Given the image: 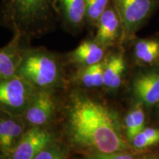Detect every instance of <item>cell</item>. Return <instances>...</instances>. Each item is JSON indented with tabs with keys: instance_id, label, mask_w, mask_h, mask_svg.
<instances>
[{
	"instance_id": "1",
	"label": "cell",
	"mask_w": 159,
	"mask_h": 159,
	"mask_svg": "<svg viewBox=\"0 0 159 159\" xmlns=\"http://www.w3.org/2000/svg\"><path fill=\"white\" fill-rule=\"evenodd\" d=\"M52 129L71 153L86 158L94 159L99 154L136 150L125 136L118 111L89 91L72 85L61 91Z\"/></svg>"
},
{
	"instance_id": "2",
	"label": "cell",
	"mask_w": 159,
	"mask_h": 159,
	"mask_svg": "<svg viewBox=\"0 0 159 159\" xmlns=\"http://www.w3.org/2000/svg\"><path fill=\"white\" fill-rule=\"evenodd\" d=\"M59 22L55 0H2L0 25L20 35L24 43L53 31Z\"/></svg>"
},
{
	"instance_id": "3",
	"label": "cell",
	"mask_w": 159,
	"mask_h": 159,
	"mask_svg": "<svg viewBox=\"0 0 159 159\" xmlns=\"http://www.w3.org/2000/svg\"><path fill=\"white\" fill-rule=\"evenodd\" d=\"M65 66L62 57L43 47L23 48L16 75L35 89H66Z\"/></svg>"
},
{
	"instance_id": "4",
	"label": "cell",
	"mask_w": 159,
	"mask_h": 159,
	"mask_svg": "<svg viewBox=\"0 0 159 159\" xmlns=\"http://www.w3.org/2000/svg\"><path fill=\"white\" fill-rule=\"evenodd\" d=\"M63 89H35L23 114L28 127L52 128L58 111Z\"/></svg>"
},
{
	"instance_id": "5",
	"label": "cell",
	"mask_w": 159,
	"mask_h": 159,
	"mask_svg": "<svg viewBox=\"0 0 159 159\" xmlns=\"http://www.w3.org/2000/svg\"><path fill=\"white\" fill-rule=\"evenodd\" d=\"M122 19L124 43H129L159 9V0H112Z\"/></svg>"
},
{
	"instance_id": "6",
	"label": "cell",
	"mask_w": 159,
	"mask_h": 159,
	"mask_svg": "<svg viewBox=\"0 0 159 159\" xmlns=\"http://www.w3.org/2000/svg\"><path fill=\"white\" fill-rule=\"evenodd\" d=\"M35 88L17 75L0 79V108L23 116Z\"/></svg>"
},
{
	"instance_id": "7",
	"label": "cell",
	"mask_w": 159,
	"mask_h": 159,
	"mask_svg": "<svg viewBox=\"0 0 159 159\" xmlns=\"http://www.w3.org/2000/svg\"><path fill=\"white\" fill-rule=\"evenodd\" d=\"M130 91L134 102L146 108L159 102V66L141 67L133 77Z\"/></svg>"
},
{
	"instance_id": "8",
	"label": "cell",
	"mask_w": 159,
	"mask_h": 159,
	"mask_svg": "<svg viewBox=\"0 0 159 159\" xmlns=\"http://www.w3.org/2000/svg\"><path fill=\"white\" fill-rule=\"evenodd\" d=\"M52 128L28 127L7 159H35V156L51 142L57 139Z\"/></svg>"
},
{
	"instance_id": "9",
	"label": "cell",
	"mask_w": 159,
	"mask_h": 159,
	"mask_svg": "<svg viewBox=\"0 0 159 159\" xmlns=\"http://www.w3.org/2000/svg\"><path fill=\"white\" fill-rule=\"evenodd\" d=\"M95 30L94 39L106 48H114L124 43V26L113 1L100 17Z\"/></svg>"
},
{
	"instance_id": "10",
	"label": "cell",
	"mask_w": 159,
	"mask_h": 159,
	"mask_svg": "<svg viewBox=\"0 0 159 159\" xmlns=\"http://www.w3.org/2000/svg\"><path fill=\"white\" fill-rule=\"evenodd\" d=\"M28 128L22 116L0 108V158H6Z\"/></svg>"
},
{
	"instance_id": "11",
	"label": "cell",
	"mask_w": 159,
	"mask_h": 159,
	"mask_svg": "<svg viewBox=\"0 0 159 159\" xmlns=\"http://www.w3.org/2000/svg\"><path fill=\"white\" fill-rule=\"evenodd\" d=\"M60 24L72 35L82 33L85 27V0H55Z\"/></svg>"
},
{
	"instance_id": "12",
	"label": "cell",
	"mask_w": 159,
	"mask_h": 159,
	"mask_svg": "<svg viewBox=\"0 0 159 159\" xmlns=\"http://www.w3.org/2000/svg\"><path fill=\"white\" fill-rule=\"evenodd\" d=\"M108 49L97 42L94 38L83 40L77 48L63 57L66 66L77 69L96 64L105 58Z\"/></svg>"
},
{
	"instance_id": "13",
	"label": "cell",
	"mask_w": 159,
	"mask_h": 159,
	"mask_svg": "<svg viewBox=\"0 0 159 159\" xmlns=\"http://www.w3.org/2000/svg\"><path fill=\"white\" fill-rule=\"evenodd\" d=\"M126 70L127 62L123 49L108 52L105 58L103 88L110 93H116L122 86Z\"/></svg>"
},
{
	"instance_id": "14",
	"label": "cell",
	"mask_w": 159,
	"mask_h": 159,
	"mask_svg": "<svg viewBox=\"0 0 159 159\" xmlns=\"http://www.w3.org/2000/svg\"><path fill=\"white\" fill-rule=\"evenodd\" d=\"M131 53L134 63L139 67L159 66V35L131 40Z\"/></svg>"
},
{
	"instance_id": "15",
	"label": "cell",
	"mask_w": 159,
	"mask_h": 159,
	"mask_svg": "<svg viewBox=\"0 0 159 159\" xmlns=\"http://www.w3.org/2000/svg\"><path fill=\"white\" fill-rule=\"evenodd\" d=\"M105 59L96 64L78 69L69 79V85L85 91L103 88Z\"/></svg>"
},
{
	"instance_id": "16",
	"label": "cell",
	"mask_w": 159,
	"mask_h": 159,
	"mask_svg": "<svg viewBox=\"0 0 159 159\" xmlns=\"http://www.w3.org/2000/svg\"><path fill=\"white\" fill-rule=\"evenodd\" d=\"M24 43L20 35L13 33L11 41L0 48V79L16 75Z\"/></svg>"
},
{
	"instance_id": "17",
	"label": "cell",
	"mask_w": 159,
	"mask_h": 159,
	"mask_svg": "<svg viewBox=\"0 0 159 159\" xmlns=\"http://www.w3.org/2000/svg\"><path fill=\"white\" fill-rule=\"evenodd\" d=\"M145 109L142 104L134 102L122 119L125 136L130 144L133 139L146 127Z\"/></svg>"
},
{
	"instance_id": "18",
	"label": "cell",
	"mask_w": 159,
	"mask_h": 159,
	"mask_svg": "<svg viewBox=\"0 0 159 159\" xmlns=\"http://www.w3.org/2000/svg\"><path fill=\"white\" fill-rule=\"evenodd\" d=\"M112 0H85V27L95 30L99 19Z\"/></svg>"
},
{
	"instance_id": "19",
	"label": "cell",
	"mask_w": 159,
	"mask_h": 159,
	"mask_svg": "<svg viewBox=\"0 0 159 159\" xmlns=\"http://www.w3.org/2000/svg\"><path fill=\"white\" fill-rule=\"evenodd\" d=\"M158 144H159V128L157 127H145L130 142L133 148L139 151H145Z\"/></svg>"
},
{
	"instance_id": "20",
	"label": "cell",
	"mask_w": 159,
	"mask_h": 159,
	"mask_svg": "<svg viewBox=\"0 0 159 159\" xmlns=\"http://www.w3.org/2000/svg\"><path fill=\"white\" fill-rule=\"evenodd\" d=\"M71 154L68 147L57 139L45 147L35 159H65L68 158Z\"/></svg>"
},
{
	"instance_id": "21",
	"label": "cell",
	"mask_w": 159,
	"mask_h": 159,
	"mask_svg": "<svg viewBox=\"0 0 159 159\" xmlns=\"http://www.w3.org/2000/svg\"><path fill=\"white\" fill-rule=\"evenodd\" d=\"M153 108H156V116H157V118H158V119L159 120V102H158L157 105H155Z\"/></svg>"
}]
</instances>
